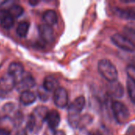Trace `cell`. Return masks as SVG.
Instances as JSON below:
<instances>
[{
	"label": "cell",
	"mask_w": 135,
	"mask_h": 135,
	"mask_svg": "<svg viewBox=\"0 0 135 135\" xmlns=\"http://www.w3.org/2000/svg\"><path fill=\"white\" fill-rule=\"evenodd\" d=\"M16 86V79L9 74L0 78V94H6Z\"/></svg>",
	"instance_id": "8992f818"
},
{
	"label": "cell",
	"mask_w": 135,
	"mask_h": 135,
	"mask_svg": "<svg viewBox=\"0 0 135 135\" xmlns=\"http://www.w3.org/2000/svg\"><path fill=\"white\" fill-rule=\"evenodd\" d=\"M9 131L6 128H0V135H9Z\"/></svg>",
	"instance_id": "d4e9b609"
},
{
	"label": "cell",
	"mask_w": 135,
	"mask_h": 135,
	"mask_svg": "<svg viewBox=\"0 0 135 135\" xmlns=\"http://www.w3.org/2000/svg\"><path fill=\"white\" fill-rule=\"evenodd\" d=\"M85 104V99L83 96L77 97L70 105L68 109V121L72 127L78 126L80 119L79 114L83 110Z\"/></svg>",
	"instance_id": "6da1fadb"
},
{
	"label": "cell",
	"mask_w": 135,
	"mask_h": 135,
	"mask_svg": "<svg viewBox=\"0 0 135 135\" xmlns=\"http://www.w3.org/2000/svg\"><path fill=\"white\" fill-rule=\"evenodd\" d=\"M37 94H38V97H40V99L44 100V101L47 100L48 98H49L48 92L43 86L39 88V89L37 90Z\"/></svg>",
	"instance_id": "44dd1931"
},
{
	"label": "cell",
	"mask_w": 135,
	"mask_h": 135,
	"mask_svg": "<svg viewBox=\"0 0 135 135\" xmlns=\"http://www.w3.org/2000/svg\"><path fill=\"white\" fill-rule=\"evenodd\" d=\"M114 13L116 16L125 20H135V11L131 9L115 7Z\"/></svg>",
	"instance_id": "8fae6325"
},
{
	"label": "cell",
	"mask_w": 135,
	"mask_h": 135,
	"mask_svg": "<svg viewBox=\"0 0 135 135\" xmlns=\"http://www.w3.org/2000/svg\"><path fill=\"white\" fill-rule=\"evenodd\" d=\"M127 88L131 100L135 104V81L128 76L127 79Z\"/></svg>",
	"instance_id": "2e32d148"
},
{
	"label": "cell",
	"mask_w": 135,
	"mask_h": 135,
	"mask_svg": "<svg viewBox=\"0 0 135 135\" xmlns=\"http://www.w3.org/2000/svg\"><path fill=\"white\" fill-rule=\"evenodd\" d=\"M14 24V18L13 17H11L9 14H8L6 17H4L1 21H0V25L2 28L9 29Z\"/></svg>",
	"instance_id": "ffe728a7"
},
{
	"label": "cell",
	"mask_w": 135,
	"mask_h": 135,
	"mask_svg": "<svg viewBox=\"0 0 135 135\" xmlns=\"http://www.w3.org/2000/svg\"><path fill=\"white\" fill-rule=\"evenodd\" d=\"M7 12L11 17H13L14 18V17H18L21 16L24 13V9L20 5L13 4L8 8Z\"/></svg>",
	"instance_id": "e0dca14e"
},
{
	"label": "cell",
	"mask_w": 135,
	"mask_h": 135,
	"mask_svg": "<svg viewBox=\"0 0 135 135\" xmlns=\"http://www.w3.org/2000/svg\"><path fill=\"white\" fill-rule=\"evenodd\" d=\"M54 135H66V134L62 131H57L55 132Z\"/></svg>",
	"instance_id": "484cf974"
},
{
	"label": "cell",
	"mask_w": 135,
	"mask_h": 135,
	"mask_svg": "<svg viewBox=\"0 0 135 135\" xmlns=\"http://www.w3.org/2000/svg\"><path fill=\"white\" fill-rule=\"evenodd\" d=\"M43 87L49 93L55 92L59 88V81L53 76H47L44 79Z\"/></svg>",
	"instance_id": "7c38bea8"
},
{
	"label": "cell",
	"mask_w": 135,
	"mask_h": 135,
	"mask_svg": "<svg viewBox=\"0 0 135 135\" xmlns=\"http://www.w3.org/2000/svg\"><path fill=\"white\" fill-rule=\"evenodd\" d=\"M36 97L34 93L31 91H25L21 93L20 95V101L24 105H30L32 104L36 101Z\"/></svg>",
	"instance_id": "5bb4252c"
},
{
	"label": "cell",
	"mask_w": 135,
	"mask_h": 135,
	"mask_svg": "<svg viewBox=\"0 0 135 135\" xmlns=\"http://www.w3.org/2000/svg\"><path fill=\"white\" fill-rule=\"evenodd\" d=\"M38 3H39L38 1H30V2H29V4H31L32 6H35V5H36V4H38Z\"/></svg>",
	"instance_id": "4316f807"
},
{
	"label": "cell",
	"mask_w": 135,
	"mask_h": 135,
	"mask_svg": "<svg viewBox=\"0 0 135 135\" xmlns=\"http://www.w3.org/2000/svg\"><path fill=\"white\" fill-rule=\"evenodd\" d=\"M109 90H110L111 94H112V96L115 97L120 98V97H123V93H124L123 87V85H122L119 82H118V81L110 83Z\"/></svg>",
	"instance_id": "9a60e30c"
},
{
	"label": "cell",
	"mask_w": 135,
	"mask_h": 135,
	"mask_svg": "<svg viewBox=\"0 0 135 135\" xmlns=\"http://www.w3.org/2000/svg\"><path fill=\"white\" fill-rule=\"evenodd\" d=\"M35 85H36V81L32 75L22 77L21 79L20 80V81L18 82V84L16 85L17 88V89L18 91H20L21 93L28 91L29 89H32Z\"/></svg>",
	"instance_id": "52a82bcc"
},
{
	"label": "cell",
	"mask_w": 135,
	"mask_h": 135,
	"mask_svg": "<svg viewBox=\"0 0 135 135\" xmlns=\"http://www.w3.org/2000/svg\"><path fill=\"white\" fill-rule=\"evenodd\" d=\"M43 21H44L45 25H47L51 27L55 24H57L58 21L57 13L53 9L46 10L43 14Z\"/></svg>",
	"instance_id": "4fadbf2b"
},
{
	"label": "cell",
	"mask_w": 135,
	"mask_h": 135,
	"mask_svg": "<svg viewBox=\"0 0 135 135\" xmlns=\"http://www.w3.org/2000/svg\"><path fill=\"white\" fill-rule=\"evenodd\" d=\"M112 109L116 122L123 124L127 122L130 117V112L127 107L120 101H114L112 104Z\"/></svg>",
	"instance_id": "3957f363"
},
{
	"label": "cell",
	"mask_w": 135,
	"mask_h": 135,
	"mask_svg": "<svg viewBox=\"0 0 135 135\" xmlns=\"http://www.w3.org/2000/svg\"><path fill=\"white\" fill-rule=\"evenodd\" d=\"M111 40L115 46L125 51L133 52L135 50L134 43H133L130 39L120 33H115L112 36Z\"/></svg>",
	"instance_id": "277c9868"
},
{
	"label": "cell",
	"mask_w": 135,
	"mask_h": 135,
	"mask_svg": "<svg viewBox=\"0 0 135 135\" xmlns=\"http://www.w3.org/2000/svg\"><path fill=\"white\" fill-rule=\"evenodd\" d=\"M13 109H14V104H10V103L9 104H6L2 108L3 112H6V113H10V112H12L13 111Z\"/></svg>",
	"instance_id": "603a6c76"
},
{
	"label": "cell",
	"mask_w": 135,
	"mask_h": 135,
	"mask_svg": "<svg viewBox=\"0 0 135 135\" xmlns=\"http://www.w3.org/2000/svg\"><path fill=\"white\" fill-rule=\"evenodd\" d=\"M40 37L44 42L51 43L54 40V31L52 28L47 25H40L38 27Z\"/></svg>",
	"instance_id": "9c48e42d"
},
{
	"label": "cell",
	"mask_w": 135,
	"mask_h": 135,
	"mask_svg": "<svg viewBox=\"0 0 135 135\" xmlns=\"http://www.w3.org/2000/svg\"><path fill=\"white\" fill-rule=\"evenodd\" d=\"M48 109L46 107H38L35 111H34V114H32L36 119H40L43 121H45L46 116L48 113Z\"/></svg>",
	"instance_id": "d6986e66"
},
{
	"label": "cell",
	"mask_w": 135,
	"mask_h": 135,
	"mask_svg": "<svg viewBox=\"0 0 135 135\" xmlns=\"http://www.w3.org/2000/svg\"><path fill=\"white\" fill-rule=\"evenodd\" d=\"M45 121L47 122L49 128L55 131L60 123V115L56 110H51L48 112Z\"/></svg>",
	"instance_id": "ba28073f"
},
{
	"label": "cell",
	"mask_w": 135,
	"mask_h": 135,
	"mask_svg": "<svg viewBox=\"0 0 135 135\" xmlns=\"http://www.w3.org/2000/svg\"><path fill=\"white\" fill-rule=\"evenodd\" d=\"M97 69L100 74L108 82L112 83L117 81L118 70L114 64L108 59H100L98 62Z\"/></svg>",
	"instance_id": "7a4b0ae2"
},
{
	"label": "cell",
	"mask_w": 135,
	"mask_h": 135,
	"mask_svg": "<svg viewBox=\"0 0 135 135\" xmlns=\"http://www.w3.org/2000/svg\"><path fill=\"white\" fill-rule=\"evenodd\" d=\"M68 93L66 89L59 87L54 92V103L59 108H64L68 104Z\"/></svg>",
	"instance_id": "5b68a950"
},
{
	"label": "cell",
	"mask_w": 135,
	"mask_h": 135,
	"mask_svg": "<svg viewBox=\"0 0 135 135\" xmlns=\"http://www.w3.org/2000/svg\"><path fill=\"white\" fill-rule=\"evenodd\" d=\"M8 74L13 77L15 79L22 78L24 74V67L19 62H12L9 66Z\"/></svg>",
	"instance_id": "30bf717a"
},
{
	"label": "cell",
	"mask_w": 135,
	"mask_h": 135,
	"mask_svg": "<svg viewBox=\"0 0 135 135\" xmlns=\"http://www.w3.org/2000/svg\"><path fill=\"white\" fill-rule=\"evenodd\" d=\"M36 125V120L35 116L33 115H29L28 119V122H27V124H26V128L28 131H32L35 128Z\"/></svg>",
	"instance_id": "7402d4cb"
},
{
	"label": "cell",
	"mask_w": 135,
	"mask_h": 135,
	"mask_svg": "<svg viewBox=\"0 0 135 135\" xmlns=\"http://www.w3.org/2000/svg\"><path fill=\"white\" fill-rule=\"evenodd\" d=\"M29 29V23L28 21H21L17 28V33L20 37H25Z\"/></svg>",
	"instance_id": "ac0fdd59"
},
{
	"label": "cell",
	"mask_w": 135,
	"mask_h": 135,
	"mask_svg": "<svg viewBox=\"0 0 135 135\" xmlns=\"http://www.w3.org/2000/svg\"><path fill=\"white\" fill-rule=\"evenodd\" d=\"M8 12L6 9H0V21L8 15Z\"/></svg>",
	"instance_id": "cb8c5ba5"
}]
</instances>
